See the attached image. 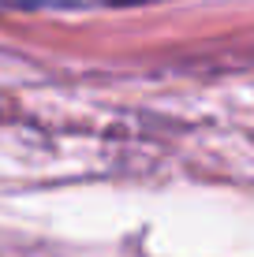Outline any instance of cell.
<instances>
[{"label": "cell", "instance_id": "6da1fadb", "mask_svg": "<svg viewBox=\"0 0 254 257\" xmlns=\"http://www.w3.org/2000/svg\"><path fill=\"white\" fill-rule=\"evenodd\" d=\"M116 4H150V0H116Z\"/></svg>", "mask_w": 254, "mask_h": 257}]
</instances>
